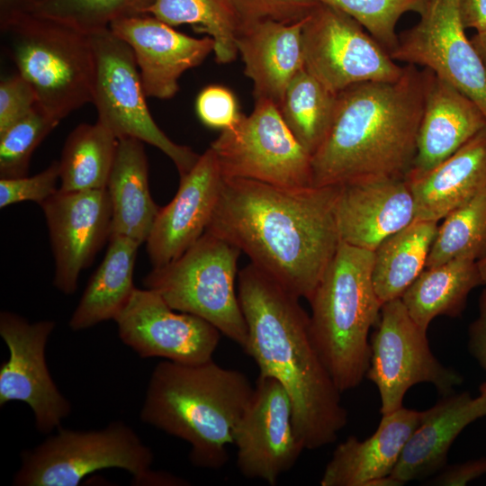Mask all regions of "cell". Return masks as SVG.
I'll use <instances>...</instances> for the list:
<instances>
[{
  "label": "cell",
  "instance_id": "8992f818",
  "mask_svg": "<svg viewBox=\"0 0 486 486\" xmlns=\"http://www.w3.org/2000/svg\"><path fill=\"white\" fill-rule=\"evenodd\" d=\"M1 32L18 74L32 85L45 112L60 122L92 103L95 62L88 33L34 13Z\"/></svg>",
  "mask_w": 486,
  "mask_h": 486
},
{
  "label": "cell",
  "instance_id": "1f68e13d",
  "mask_svg": "<svg viewBox=\"0 0 486 486\" xmlns=\"http://www.w3.org/2000/svg\"><path fill=\"white\" fill-rule=\"evenodd\" d=\"M149 14L170 26L189 24L214 40L215 59L232 62L238 50V23L233 0H157Z\"/></svg>",
  "mask_w": 486,
  "mask_h": 486
},
{
  "label": "cell",
  "instance_id": "3957f363",
  "mask_svg": "<svg viewBox=\"0 0 486 486\" xmlns=\"http://www.w3.org/2000/svg\"><path fill=\"white\" fill-rule=\"evenodd\" d=\"M403 68L397 80L362 82L338 94L333 123L311 156L312 186L406 178L432 71Z\"/></svg>",
  "mask_w": 486,
  "mask_h": 486
},
{
  "label": "cell",
  "instance_id": "4dcf8cb0",
  "mask_svg": "<svg viewBox=\"0 0 486 486\" xmlns=\"http://www.w3.org/2000/svg\"><path fill=\"white\" fill-rule=\"evenodd\" d=\"M337 104L338 94L304 68L290 82L278 109L292 135L312 156L330 130Z\"/></svg>",
  "mask_w": 486,
  "mask_h": 486
},
{
  "label": "cell",
  "instance_id": "836d02e7",
  "mask_svg": "<svg viewBox=\"0 0 486 486\" xmlns=\"http://www.w3.org/2000/svg\"><path fill=\"white\" fill-rule=\"evenodd\" d=\"M157 0H40L32 13L84 32L108 28L113 22L148 14Z\"/></svg>",
  "mask_w": 486,
  "mask_h": 486
},
{
  "label": "cell",
  "instance_id": "277c9868",
  "mask_svg": "<svg viewBox=\"0 0 486 486\" xmlns=\"http://www.w3.org/2000/svg\"><path fill=\"white\" fill-rule=\"evenodd\" d=\"M254 387L241 372L213 359L197 364L163 360L150 375L140 419L186 441L196 467L218 470Z\"/></svg>",
  "mask_w": 486,
  "mask_h": 486
},
{
  "label": "cell",
  "instance_id": "83f0119b",
  "mask_svg": "<svg viewBox=\"0 0 486 486\" xmlns=\"http://www.w3.org/2000/svg\"><path fill=\"white\" fill-rule=\"evenodd\" d=\"M480 284L477 261L454 259L425 268L400 299L414 322L427 331L438 316L460 317L469 293Z\"/></svg>",
  "mask_w": 486,
  "mask_h": 486
},
{
  "label": "cell",
  "instance_id": "5b68a950",
  "mask_svg": "<svg viewBox=\"0 0 486 486\" xmlns=\"http://www.w3.org/2000/svg\"><path fill=\"white\" fill-rule=\"evenodd\" d=\"M374 251L339 242L310 298L312 341L340 392L356 388L370 365V329L382 303L372 280Z\"/></svg>",
  "mask_w": 486,
  "mask_h": 486
},
{
  "label": "cell",
  "instance_id": "9c48e42d",
  "mask_svg": "<svg viewBox=\"0 0 486 486\" xmlns=\"http://www.w3.org/2000/svg\"><path fill=\"white\" fill-rule=\"evenodd\" d=\"M88 34L95 62L92 104L97 121L118 140L134 138L158 148L173 161L180 176L186 174L200 155L173 141L155 122L129 45L109 27Z\"/></svg>",
  "mask_w": 486,
  "mask_h": 486
},
{
  "label": "cell",
  "instance_id": "603a6c76",
  "mask_svg": "<svg viewBox=\"0 0 486 486\" xmlns=\"http://www.w3.org/2000/svg\"><path fill=\"white\" fill-rule=\"evenodd\" d=\"M304 21H264L238 30L236 47L256 100L271 101L279 108L290 82L304 68Z\"/></svg>",
  "mask_w": 486,
  "mask_h": 486
},
{
  "label": "cell",
  "instance_id": "5bb4252c",
  "mask_svg": "<svg viewBox=\"0 0 486 486\" xmlns=\"http://www.w3.org/2000/svg\"><path fill=\"white\" fill-rule=\"evenodd\" d=\"M52 320L30 322L11 311L0 313V335L9 357L0 366V406L18 400L29 405L39 432L59 428L71 412V403L50 374L45 348L55 328Z\"/></svg>",
  "mask_w": 486,
  "mask_h": 486
},
{
  "label": "cell",
  "instance_id": "ab89813d",
  "mask_svg": "<svg viewBox=\"0 0 486 486\" xmlns=\"http://www.w3.org/2000/svg\"><path fill=\"white\" fill-rule=\"evenodd\" d=\"M37 105L32 85L20 74L0 83V132L23 118Z\"/></svg>",
  "mask_w": 486,
  "mask_h": 486
},
{
  "label": "cell",
  "instance_id": "ee69618b",
  "mask_svg": "<svg viewBox=\"0 0 486 486\" xmlns=\"http://www.w3.org/2000/svg\"><path fill=\"white\" fill-rule=\"evenodd\" d=\"M35 4L34 0H0L1 30L22 15L32 13Z\"/></svg>",
  "mask_w": 486,
  "mask_h": 486
},
{
  "label": "cell",
  "instance_id": "7bdbcfd3",
  "mask_svg": "<svg viewBox=\"0 0 486 486\" xmlns=\"http://www.w3.org/2000/svg\"><path fill=\"white\" fill-rule=\"evenodd\" d=\"M460 13L466 30L486 31V0H460Z\"/></svg>",
  "mask_w": 486,
  "mask_h": 486
},
{
  "label": "cell",
  "instance_id": "52a82bcc",
  "mask_svg": "<svg viewBox=\"0 0 486 486\" xmlns=\"http://www.w3.org/2000/svg\"><path fill=\"white\" fill-rule=\"evenodd\" d=\"M241 253L228 239L206 230L178 258L153 267L143 284L172 309L207 320L245 351L248 331L236 292Z\"/></svg>",
  "mask_w": 486,
  "mask_h": 486
},
{
  "label": "cell",
  "instance_id": "7402d4cb",
  "mask_svg": "<svg viewBox=\"0 0 486 486\" xmlns=\"http://www.w3.org/2000/svg\"><path fill=\"white\" fill-rule=\"evenodd\" d=\"M485 127L486 117L480 107L432 72L417 138L416 156L407 176L433 169Z\"/></svg>",
  "mask_w": 486,
  "mask_h": 486
},
{
  "label": "cell",
  "instance_id": "c3c4849f",
  "mask_svg": "<svg viewBox=\"0 0 486 486\" xmlns=\"http://www.w3.org/2000/svg\"><path fill=\"white\" fill-rule=\"evenodd\" d=\"M34 1H35V3L37 4V3H38L39 1H40V0H34Z\"/></svg>",
  "mask_w": 486,
  "mask_h": 486
},
{
  "label": "cell",
  "instance_id": "8fae6325",
  "mask_svg": "<svg viewBox=\"0 0 486 486\" xmlns=\"http://www.w3.org/2000/svg\"><path fill=\"white\" fill-rule=\"evenodd\" d=\"M369 342L371 357L365 378L379 392L382 415L403 407L406 392L415 384L431 383L445 396L463 383L458 372L442 364L433 355L427 331L414 322L400 298L382 305Z\"/></svg>",
  "mask_w": 486,
  "mask_h": 486
},
{
  "label": "cell",
  "instance_id": "e575fe53",
  "mask_svg": "<svg viewBox=\"0 0 486 486\" xmlns=\"http://www.w3.org/2000/svg\"><path fill=\"white\" fill-rule=\"evenodd\" d=\"M58 123L37 104L0 132V178L27 176L32 153Z\"/></svg>",
  "mask_w": 486,
  "mask_h": 486
},
{
  "label": "cell",
  "instance_id": "f1b7e54d",
  "mask_svg": "<svg viewBox=\"0 0 486 486\" xmlns=\"http://www.w3.org/2000/svg\"><path fill=\"white\" fill-rule=\"evenodd\" d=\"M438 221L414 220L374 251L372 280L382 304L400 298L426 268Z\"/></svg>",
  "mask_w": 486,
  "mask_h": 486
},
{
  "label": "cell",
  "instance_id": "74e56055",
  "mask_svg": "<svg viewBox=\"0 0 486 486\" xmlns=\"http://www.w3.org/2000/svg\"><path fill=\"white\" fill-rule=\"evenodd\" d=\"M59 164L53 161L47 168L32 176L0 178V208L22 202L41 204L58 192Z\"/></svg>",
  "mask_w": 486,
  "mask_h": 486
},
{
  "label": "cell",
  "instance_id": "4316f807",
  "mask_svg": "<svg viewBox=\"0 0 486 486\" xmlns=\"http://www.w3.org/2000/svg\"><path fill=\"white\" fill-rule=\"evenodd\" d=\"M108 241L105 256L89 279L69 320L68 325L74 331L114 320L136 289L133 274L140 244L118 234L111 235Z\"/></svg>",
  "mask_w": 486,
  "mask_h": 486
},
{
  "label": "cell",
  "instance_id": "d6a6232c",
  "mask_svg": "<svg viewBox=\"0 0 486 486\" xmlns=\"http://www.w3.org/2000/svg\"><path fill=\"white\" fill-rule=\"evenodd\" d=\"M486 256V192L449 212L438 225L426 268Z\"/></svg>",
  "mask_w": 486,
  "mask_h": 486
},
{
  "label": "cell",
  "instance_id": "8d00e7d4",
  "mask_svg": "<svg viewBox=\"0 0 486 486\" xmlns=\"http://www.w3.org/2000/svg\"><path fill=\"white\" fill-rule=\"evenodd\" d=\"M316 3L312 0H233L238 30L264 21L284 23L302 21Z\"/></svg>",
  "mask_w": 486,
  "mask_h": 486
},
{
  "label": "cell",
  "instance_id": "30bf717a",
  "mask_svg": "<svg viewBox=\"0 0 486 486\" xmlns=\"http://www.w3.org/2000/svg\"><path fill=\"white\" fill-rule=\"evenodd\" d=\"M210 148L226 178H244L285 188L312 186L311 155L284 122L278 107L256 100L253 112L221 130Z\"/></svg>",
  "mask_w": 486,
  "mask_h": 486
},
{
  "label": "cell",
  "instance_id": "e0dca14e",
  "mask_svg": "<svg viewBox=\"0 0 486 486\" xmlns=\"http://www.w3.org/2000/svg\"><path fill=\"white\" fill-rule=\"evenodd\" d=\"M54 256V286L73 294L87 268L111 236L112 207L106 188L56 194L40 205Z\"/></svg>",
  "mask_w": 486,
  "mask_h": 486
},
{
  "label": "cell",
  "instance_id": "2e32d148",
  "mask_svg": "<svg viewBox=\"0 0 486 486\" xmlns=\"http://www.w3.org/2000/svg\"><path fill=\"white\" fill-rule=\"evenodd\" d=\"M233 445L238 469L248 479L274 485L295 464L304 447L294 430L291 399L277 380L259 374L233 430Z\"/></svg>",
  "mask_w": 486,
  "mask_h": 486
},
{
  "label": "cell",
  "instance_id": "f546056e",
  "mask_svg": "<svg viewBox=\"0 0 486 486\" xmlns=\"http://www.w3.org/2000/svg\"><path fill=\"white\" fill-rule=\"evenodd\" d=\"M117 145V137L98 121L77 125L68 134L58 160L59 190L106 188Z\"/></svg>",
  "mask_w": 486,
  "mask_h": 486
},
{
  "label": "cell",
  "instance_id": "b9f144b4",
  "mask_svg": "<svg viewBox=\"0 0 486 486\" xmlns=\"http://www.w3.org/2000/svg\"><path fill=\"white\" fill-rule=\"evenodd\" d=\"M468 349L480 366L486 370V288L479 298V316L468 329Z\"/></svg>",
  "mask_w": 486,
  "mask_h": 486
},
{
  "label": "cell",
  "instance_id": "6da1fadb",
  "mask_svg": "<svg viewBox=\"0 0 486 486\" xmlns=\"http://www.w3.org/2000/svg\"><path fill=\"white\" fill-rule=\"evenodd\" d=\"M338 185L285 188L226 178L206 230L237 246L250 263L297 297L309 300L339 238Z\"/></svg>",
  "mask_w": 486,
  "mask_h": 486
},
{
  "label": "cell",
  "instance_id": "4fadbf2b",
  "mask_svg": "<svg viewBox=\"0 0 486 486\" xmlns=\"http://www.w3.org/2000/svg\"><path fill=\"white\" fill-rule=\"evenodd\" d=\"M419 20L399 34L396 62L428 68L468 97L486 117V68L468 39L460 0H422Z\"/></svg>",
  "mask_w": 486,
  "mask_h": 486
},
{
  "label": "cell",
  "instance_id": "f6af8a7d",
  "mask_svg": "<svg viewBox=\"0 0 486 486\" xmlns=\"http://www.w3.org/2000/svg\"><path fill=\"white\" fill-rule=\"evenodd\" d=\"M470 40L486 68V31L475 32V34Z\"/></svg>",
  "mask_w": 486,
  "mask_h": 486
},
{
  "label": "cell",
  "instance_id": "d6986e66",
  "mask_svg": "<svg viewBox=\"0 0 486 486\" xmlns=\"http://www.w3.org/2000/svg\"><path fill=\"white\" fill-rule=\"evenodd\" d=\"M109 28L132 50L147 97H174L183 73L214 50L211 37L188 36L149 14L117 20Z\"/></svg>",
  "mask_w": 486,
  "mask_h": 486
},
{
  "label": "cell",
  "instance_id": "ba28073f",
  "mask_svg": "<svg viewBox=\"0 0 486 486\" xmlns=\"http://www.w3.org/2000/svg\"><path fill=\"white\" fill-rule=\"evenodd\" d=\"M21 456L14 476L17 486H77L87 475L110 468L128 471L140 484L167 485L170 481L169 473L150 470L151 449L122 421L87 431L60 427Z\"/></svg>",
  "mask_w": 486,
  "mask_h": 486
},
{
  "label": "cell",
  "instance_id": "7c38bea8",
  "mask_svg": "<svg viewBox=\"0 0 486 486\" xmlns=\"http://www.w3.org/2000/svg\"><path fill=\"white\" fill-rule=\"evenodd\" d=\"M355 19L316 3L302 26L305 69L332 93L368 81H394L403 73L388 51Z\"/></svg>",
  "mask_w": 486,
  "mask_h": 486
},
{
  "label": "cell",
  "instance_id": "484cf974",
  "mask_svg": "<svg viewBox=\"0 0 486 486\" xmlns=\"http://www.w3.org/2000/svg\"><path fill=\"white\" fill-rule=\"evenodd\" d=\"M106 189L112 207L111 235L126 236L140 245L146 243L160 207L150 194L143 141L118 140Z\"/></svg>",
  "mask_w": 486,
  "mask_h": 486
},
{
  "label": "cell",
  "instance_id": "d4e9b609",
  "mask_svg": "<svg viewBox=\"0 0 486 486\" xmlns=\"http://www.w3.org/2000/svg\"><path fill=\"white\" fill-rule=\"evenodd\" d=\"M405 179L415 220L438 221L486 192V127L433 169Z\"/></svg>",
  "mask_w": 486,
  "mask_h": 486
},
{
  "label": "cell",
  "instance_id": "f35d334b",
  "mask_svg": "<svg viewBox=\"0 0 486 486\" xmlns=\"http://www.w3.org/2000/svg\"><path fill=\"white\" fill-rule=\"evenodd\" d=\"M195 108L204 125L221 130L235 127L243 115L232 91L219 85L204 87L196 98Z\"/></svg>",
  "mask_w": 486,
  "mask_h": 486
},
{
  "label": "cell",
  "instance_id": "bcb514c9",
  "mask_svg": "<svg viewBox=\"0 0 486 486\" xmlns=\"http://www.w3.org/2000/svg\"><path fill=\"white\" fill-rule=\"evenodd\" d=\"M482 284H486V256L477 261Z\"/></svg>",
  "mask_w": 486,
  "mask_h": 486
},
{
  "label": "cell",
  "instance_id": "60d3db41",
  "mask_svg": "<svg viewBox=\"0 0 486 486\" xmlns=\"http://www.w3.org/2000/svg\"><path fill=\"white\" fill-rule=\"evenodd\" d=\"M428 484L438 486H464L486 474V458L469 460L446 466Z\"/></svg>",
  "mask_w": 486,
  "mask_h": 486
},
{
  "label": "cell",
  "instance_id": "7a4b0ae2",
  "mask_svg": "<svg viewBox=\"0 0 486 486\" xmlns=\"http://www.w3.org/2000/svg\"><path fill=\"white\" fill-rule=\"evenodd\" d=\"M238 296L248 331L245 352L259 374L277 380L287 392L304 449L333 443L347 413L312 341L300 298L252 263L238 272Z\"/></svg>",
  "mask_w": 486,
  "mask_h": 486
},
{
  "label": "cell",
  "instance_id": "cb8c5ba5",
  "mask_svg": "<svg viewBox=\"0 0 486 486\" xmlns=\"http://www.w3.org/2000/svg\"><path fill=\"white\" fill-rule=\"evenodd\" d=\"M422 417L423 411L401 407L382 415L377 429L366 439L349 436L334 450L320 485L367 486L372 480L392 474Z\"/></svg>",
  "mask_w": 486,
  "mask_h": 486
},
{
  "label": "cell",
  "instance_id": "9a60e30c",
  "mask_svg": "<svg viewBox=\"0 0 486 486\" xmlns=\"http://www.w3.org/2000/svg\"><path fill=\"white\" fill-rule=\"evenodd\" d=\"M121 340L140 357L197 364L212 360L220 331L194 314L176 312L155 291L136 288L114 319Z\"/></svg>",
  "mask_w": 486,
  "mask_h": 486
},
{
  "label": "cell",
  "instance_id": "7dc6e473",
  "mask_svg": "<svg viewBox=\"0 0 486 486\" xmlns=\"http://www.w3.org/2000/svg\"><path fill=\"white\" fill-rule=\"evenodd\" d=\"M480 393L486 396V382H482L479 388Z\"/></svg>",
  "mask_w": 486,
  "mask_h": 486
},
{
  "label": "cell",
  "instance_id": "d590c367",
  "mask_svg": "<svg viewBox=\"0 0 486 486\" xmlns=\"http://www.w3.org/2000/svg\"><path fill=\"white\" fill-rule=\"evenodd\" d=\"M337 8L359 22L390 54L397 46L396 27L408 12L419 13L422 0H312Z\"/></svg>",
  "mask_w": 486,
  "mask_h": 486
},
{
  "label": "cell",
  "instance_id": "ac0fdd59",
  "mask_svg": "<svg viewBox=\"0 0 486 486\" xmlns=\"http://www.w3.org/2000/svg\"><path fill=\"white\" fill-rule=\"evenodd\" d=\"M223 182L216 156L209 148L180 176L174 198L159 209L146 241L153 267L178 258L203 235L216 210Z\"/></svg>",
  "mask_w": 486,
  "mask_h": 486
},
{
  "label": "cell",
  "instance_id": "ffe728a7",
  "mask_svg": "<svg viewBox=\"0 0 486 486\" xmlns=\"http://www.w3.org/2000/svg\"><path fill=\"white\" fill-rule=\"evenodd\" d=\"M334 214L339 241L374 251L415 220L416 208L405 178H367L338 185Z\"/></svg>",
  "mask_w": 486,
  "mask_h": 486
},
{
  "label": "cell",
  "instance_id": "44dd1931",
  "mask_svg": "<svg viewBox=\"0 0 486 486\" xmlns=\"http://www.w3.org/2000/svg\"><path fill=\"white\" fill-rule=\"evenodd\" d=\"M486 417V396L452 392L423 410L421 421L400 453L392 476L403 484L423 480L446 466L448 451L457 436L473 421Z\"/></svg>",
  "mask_w": 486,
  "mask_h": 486
}]
</instances>
